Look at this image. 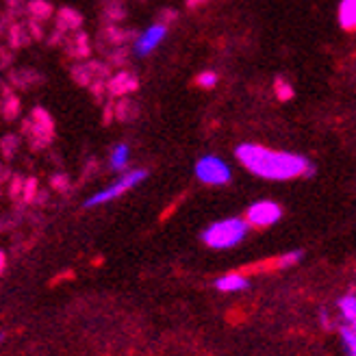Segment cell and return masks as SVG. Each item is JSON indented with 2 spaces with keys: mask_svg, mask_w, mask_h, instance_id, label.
Masks as SVG:
<instances>
[{
  "mask_svg": "<svg viewBox=\"0 0 356 356\" xmlns=\"http://www.w3.org/2000/svg\"><path fill=\"white\" fill-rule=\"evenodd\" d=\"M165 33H168V26H165V24H154V26H150L146 33H141V35H139V40H137V44H135V52H137L139 57L150 55V52L163 42Z\"/></svg>",
  "mask_w": 356,
  "mask_h": 356,
  "instance_id": "7",
  "label": "cell"
},
{
  "mask_svg": "<svg viewBox=\"0 0 356 356\" xmlns=\"http://www.w3.org/2000/svg\"><path fill=\"white\" fill-rule=\"evenodd\" d=\"M81 24H83V17H81L79 11L70 9V7L59 9V15H57V29H61V31H76Z\"/></svg>",
  "mask_w": 356,
  "mask_h": 356,
  "instance_id": "10",
  "label": "cell"
},
{
  "mask_svg": "<svg viewBox=\"0 0 356 356\" xmlns=\"http://www.w3.org/2000/svg\"><path fill=\"white\" fill-rule=\"evenodd\" d=\"M248 287H250V280L241 274H226L216 280V289L222 293H237V291H245Z\"/></svg>",
  "mask_w": 356,
  "mask_h": 356,
  "instance_id": "9",
  "label": "cell"
},
{
  "mask_svg": "<svg viewBox=\"0 0 356 356\" xmlns=\"http://www.w3.org/2000/svg\"><path fill=\"white\" fill-rule=\"evenodd\" d=\"M218 83V74L216 72H202L200 76H198V85L200 87H213V85H216Z\"/></svg>",
  "mask_w": 356,
  "mask_h": 356,
  "instance_id": "24",
  "label": "cell"
},
{
  "mask_svg": "<svg viewBox=\"0 0 356 356\" xmlns=\"http://www.w3.org/2000/svg\"><path fill=\"white\" fill-rule=\"evenodd\" d=\"M176 11L174 9H163L161 13H159V17H161V24H170V22H174L176 20Z\"/></svg>",
  "mask_w": 356,
  "mask_h": 356,
  "instance_id": "27",
  "label": "cell"
},
{
  "mask_svg": "<svg viewBox=\"0 0 356 356\" xmlns=\"http://www.w3.org/2000/svg\"><path fill=\"white\" fill-rule=\"evenodd\" d=\"M15 146H17V139L13 137V135H9V137H5V141H3V148H5V154H13V150H15Z\"/></svg>",
  "mask_w": 356,
  "mask_h": 356,
  "instance_id": "26",
  "label": "cell"
},
{
  "mask_svg": "<svg viewBox=\"0 0 356 356\" xmlns=\"http://www.w3.org/2000/svg\"><path fill=\"white\" fill-rule=\"evenodd\" d=\"M248 233H250V224L245 218H226L207 226L200 239L213 250H228V248H237Z\"/></svg>",
  "mask_w": 356,
  "mask_h": 356,
  "instance_id": "2",
  "label": "cell"
},
{
  "mask_svg": "<svg viewBox=\"0 0 356 356\" xmlns=\"http://www.w3.org/2000/svg\"><path fill=\"white\" fill-rule=\"evenodd\" d=\"M52 187L65 189V187H67V178H65V176H55V178H52Z\"/></svg>",
  "mask_w": 356,
  "mask_h": 356,
  "instance_id": "29",
  "label": "cell"
},
{
  "mask_svg": "<svg viewBox=\"0 0 356 356\" xmlns=\"http://www.w3.org/2000/svg\"><path fill=\"white\" fill-rule=\"evenodd\" d=\"M339 337L348 356H356V332L350 326H339Z\"/></svg>",
  "mask_w": 356,
  "mask_h": 356,
  "instance_id": "19",
  "label": "cell"
},
{
  "mask_svg": "<svg viewBox=\"0 0 356 356\" xmlns=\"http://www.w3.org/2000/svg\"><path fill=\"white\" fill-rule=\"evenodd\" d=\"M22 129L33 137V146L35 148L46 146L48 141L52 139V133H55V127H52L50 115L44 109H40V106H38V109H33L31 118L24 122Z\"/></svg>",
  "mask_w": 356,
  "mask_h": 356,
  "instance_id": "6",
  "label": "cell"
},
{
  "mask_svg": "<svg viewBox=\"0 0 356 356\" xmlns=\"http://www.w3.org/2000/svg\"><path fill=\"white\" fill-rule=\"evenodd\" d=\"M137 85L139 81L135 74H131L129 70H120L106 81V92H109V96H127L129 92H135Z\"/></svg>",
  "mask_w": 356,
  "mask_h": 356,
  "instance_id": "8",
  "label": "cell"
},
{
  "mask_svg": "<svg viewBox=\"0 0 356 356\" xmlns=\"http://www.w3.org/2000/svg\"><path fill=\"white\" fill-rule=\"evenodd\" d=\"M146 176H148L146 170H131V172L124 174L122 178H118V181H115L113 185H109L106 189L94 193L92 198H87L83 207H85V209H94V207H100V204L111 202V200L120 198L122 193H127V191H131L133 187H137L141 181H146Z\"/></svg>",
  "mask_w": 356,
  "mask_h": 356,
  "instance_id": "3",
  "label": "cell"
},
{
  "mask_svg": "<svg viewBox=\"0 0 356 356\" xmlns=\"http://www.w3.org/2000/svg\"><path fill=\"white\" fill-rule=\"evenodd\" d=\"M274 89H276L278 100H291L293 98V89H291V85L284 79H276L274 81Z\"/></svg>",
  "mask_w": 356,
  "mask_h": 356,
  "instance_id": "23",
  "label": "cell"
},
{
  "mask_svg": "<svg viewBox=\"0 0 356 356\" xmlns=\"http://www.w3.org/2000/svg\"><path fill=\"white\" fill-rule=\"evenodd\" d=\"M207 3V0H187V9H195V7H202Z\"/></svg>",
  "mask_w": 356,
  "mask_h": 356,
  "instance_id": "30",
  "label": "cell"
},
{
  "mask_svg": "<svg viewBox=\"0 0 356 356\" xmlns=\"http://www.w3.org/2000/svg\"><path fill=\"white\" fill-rule=\"evenodd\" d=\"M26 9H29L33 20H38V22L48 20V17L52 15V7H50L48 0H31Z\"/></svg>",
  "mask_w": 356,
  "mask_h": 356,
  "instance_id": "16",
  "label": "cell"
},
{
  "mask_svg": "<svg viewBox=\"0 0 356 356\" xmlns=\"http://www.w3.org/2000/svg\"><path fill=\"white\" fill-rule=\"evenodd\" d=\"M282 218V209L274 200H257L245 209V220L254 228H270Z\"/></svg>",
  "mask_w": 356,
  "mask_h": 356,
  "instance_id": "5",
  "label": "cell"
},
{
  "mask_svg": "<svg viewBox=\"0 0 356 356\" xmlns=\"http://www.w3.org/2000/svg\"><path fill=\"white\" fill-rule=\"evenodd\" d=\"M133 111H135V104H133V102H129L127 98H124V100H120V102L115 104V115H118V118H120L122 122L131 120V118L135 115Z\"/></svg>",
  "mask_w": 356,
  "mask_h": 356,
  "instance_id": "22",
  "label": "cell"
},
{
  "mask_svg": "<svg viewBox=\"0 0 356 356\" xmlns=\"http://www.w3.org/2000/svg\"><path fill=\"white\" fill-rule=\"evenodd\" d=\"M26 29H29V33H31V38H33V40H42V38H44V31L40 29V22H38V20H33V17L29 20Z\"/></svg>",
  "mask_w": 356,
  "mask_h": 356,
  "instance_id": "25",
  "label": "cell"
},
{
  "mask_svg": "<svg viewBox=\"0 0 356 356\" xmlns=\"http://www.w3.org/2000/svg\"><path fill=\"white\" fill-rule=\"evenodd\" d=\"M7 5H9V13H17V11H22L24 0H7Z\"/></svg>",
  "mask_w": 356,
  "mask_h": 356,
  "instance_id": "28",
  "label": "cell"
},
{
  "mask_svg": "<svg viewBox=\"0 0 356 356\" xmlns=\"http://www.w3.org/2000/svg\"><path fill=\"white\" fill-rule=\"evenodd\" d=\"M339 24L346 31H356V0H341Z\"/></svg>",
  "mask_w": 356,
  "mask_h": 356,
  "instance_id": "12",
  "label": "cell"
},
{
  "mask_svg": "<svg viewBox=\"0 0 356 356\" xmlns=\"http://www.w3.org/2000/svg\"><path fill=\"white\" fill-rule=\"evenodd\" d=\"M92 52V46H89V38L85 33H76L72 35V40L67 42V55L70 57H89Z\"/></svg>",
  "mask_w": 356,
  "mask_h": 356,
  "instance_id": "13",
  "label": "cell"
},
{
  "mask_svg": "<svg viewBox=\"0 0 356 356\" xmlns=\"http://www.w3.org/2000/svg\"><path fill=\"white\" fill-rule=\"evenodd\" d=\"M337 309H339V315H341L343 322L350 326L356 319V291L346 293V296H341L339 300H337Z\"/></svg>",
  "mask_w": 356,
  "mask_h": 356,
  "instance_id": "11",
  "label": "cell"
},
{
  "mask_svg": "<svg viewBox=\"0 0 356 356\" xmlns=\"http://www.w3.org/2000/svg\"><path fill=\"white\" fill-rule=\"evenodd\" d=\"M302 259H305V250H291V252H284V254L276 261V267H278V270H284V267H293V265H298Z\"/></svg>",
  "mask_w": 356,
  "mask_h": 356,
  "instance_id": "20",
  "label": "cell"
},
{
  "mask_svg": "<svg viewBox=\"0 0 356 356\" xmlns=\"http://www.w3.org/2000/svg\"><path fill=\"white\" fill-rule=\"evenodd\" d=\"M7 38H9V46L11 48H22L24 44H29L31 33H29V29L24 24H11Z\"/></svg>",
  "mask_w": 356,
  "mask_h": 356,
  "instance_id": "15",
  "label": "cell"
},
{
  "mask_svg": "<svg viewBox=\"0 0 356 356\" xmlns=\"http://www.w3.org/2000/svg\"><path fill=\"white\" fill-rule=\"evenodd\" d=\"M235 156L248 172L265 181H293V178H311L315 174V165L307 156L259 144L237 146Z\"/></svg>",
  "mask_w": 356,
  "mask_h": 356,
  "instance_id": "1",
  "label": "cell"
},
{
  "mask_svg": "<svg viewBox=\"0 0 356 356\" xmlns=\"http://www.w3.org/2000/svg\"><path fill=\"white\" fill-rule=\"evenodd\" d=\"M3 113H5L7 120H13V118H17V113H20V100H17L15 96H11L7 85H5V106H3Z\"/></svg>",
  "mask_w": 356,
  "mask_h": 356,
  "instance_id": "18",
  "label": "cell"
},
{
  "mask_svg": "<svg viewBox=\"0 0 356 356\" xmlns=\"http://www.w3.org/2000/svg\"><path fill=\"white\" fill-rule=\"evenodd\" d=\"M104 17H106L109 22H122L124 17H127V9H124L122 3L106 5V7H104Z\"/></svg>",
  "mask_w": 356,
  "mask_h": 356,
  "instance_id": "21",
  "label": "cell"
},
{
  "mask_svg": "<svg viewBox=\"0 0 356 356\" xmlns=\"http://www.w3.org/2000/svg\"><path fill=\"white\" fill-rule=\"evenodd\" d=\"M129 156H131V148H129L127 144H118V146L111 150V156H109L111 170H115V172L127 170V165H129Z\"/></svg>",
  "mask_w": 356,
  "mask_h": 356,
  "instance_id": "14",
  "label": "cell"
},
{
  "mask_svg": "<svg viewBox=\"0 0 356 356\" xmlns=\"http://www.w3.org/2000/svg\"><path fill=\"white\" fill-rule=\"evenodd\" d=\"M104 40L109 42L111 46H118L122 48L124 44H127L131 40V33L129 31H122L118 26H109V29H104Z\"/></svg>",
  "mask_w": 356,
  "mask_h": 356,
  "instance_id": "17",
  "label": "cell"
},
{
  "mask_svg": "<svg viewBox=\"0 0 356 356\" xmlns=\"http://www.w3.org/2000/svg\"><path fill=\"white\" fill-rule=\"evenodd\" d=\"M193 172H195V176H198V181H202L204 185H216V187L228 185L230 178H233V172H230L228 163L222 161L220 156H213V154L198 159Z\"/></svg>",
  "mask_w": 356,
  "mask_h": 356,
  "instance_id": "4",
  "label": "cell"
}]
</instances>
